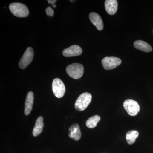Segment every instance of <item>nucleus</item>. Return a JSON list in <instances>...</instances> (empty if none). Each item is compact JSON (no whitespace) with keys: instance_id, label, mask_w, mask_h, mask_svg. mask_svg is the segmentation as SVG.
<instances>
[{"instance_id":"f3484780","label":"nucleus","mask_w":153,"mask_h":153,"mask_svg":"<svg viewBox=\"0 0 153 153\" xmlns=\"http://www.w3.org/2000/svg\"><path fill=\"white\" fill-rule=\"evenodd\" d=\"M46 13L48 16L53 17L54 14V11L50 7H48L46 10Z\"/></svg>"},{"instance_id":"f03ea898","label":"nucleus","mask_w":153,"mask_h":153,"mask_svg":"<svg viewBox=\"0 0 153 153\" xmlns=\"http://www.w3.org/2000/svg\"><path fill=\"white\" fill-rule=\"evenodd\" d=\"M92 96L90 93L85 92L79 96L75 102L74 107L78 111H83L87 108L91 102Z\"/></svg>"},{"instance_id":"20e7f679","label":"nucleus","mask_w":153,"mask_h":153,"mask_svg":"<svg viewBox=\"0 0 153 153\" xmlns=\"http://www.w3.org/2000/svg\"><path fill=\"white\" fill-rule=\"evenodd\" d=\"M52 89L54 95L58 98L63 97L66 91V88L64 83L59 78H55L53 80Z\"/></svg>"},{"instance_id":"a211bd4d","label":"nucleus","mask_w":153,"mask_h":153,"mask_svg":"<svg viewBox=\"0 0 153 153\" xmlns=\"http://www.w3.org/2000/svg\"><path fill=\"white\" fill-rule=\"evenodd\" d=\"M48 1L49 4H52V5L54 4H55L57 2V1L56 0H48V1Z\"/></svg>"},{"instance_id":"39448f33","label":"nucleus","mask_w":153,"mask_h":153,"mask_svg":"<svg viewBox=\"0 0 153 153\" xmlns=\"http://www.w3.org/2000/svg\"><path fill=\"white\" fill-rule=\"evenodd\" d=\"M34 57V51L32 47L27 48L24 55L19 62V67L21 69H24L29 66L32 62Z\"/></svg>"},{"instance_id":"9b49d317","label":"nucleus","mask_w":153,"mask_h":153,"mask_svg":"<svg viewBox=\"0 0 153 153\" xmlns=\"http://www.w3.org/2000/svg\"><path fill=\"white\" fill-rule=\"evenodd\" d=\"M105 7L108 13L110 15H114L117 10V0H106L105 2Z\"/></svg>"},{"instance_id":"2eb2a0df","label":"nucleus","mask_w":153,"mask_h":153,"mask_svg":"<svg viewBox=\"0 0 153 153\" xmlns=\"http://www.w3.org/2000/svg\"><path fill=\"white\" fill-rule=\"evenodd\" d=\"M139 136V132L137 131H129L126 134V140L129 145H132L135 142L136 139Z\"/></svg>"},{"instance_id":"9d476101","label":"nucleus","mask_w":153,"mask_h":153,"mask_svg":"<svg viewBox=\"0 0 153 153\" xmlns=\"http://www.w3.org/2000/svg\"><path fill=\"white\" fill-rule=\"evenodd\" d=\"M68 136L75 141H78L80 139L81 137V133L78 124L74 123L69 128L68 130Z\"/></svg>"},{"instance_id":"ddd939ff","label":"nucleus","mask_w":153,"mask_h":153,"mask_svg":"<svg viewBox=\"0 0 153 153\" xmlns=\"http://www.w3.org/2000/svg\"><path fill=\"white\" fill-rule=\"evenodd\" d=\"M134 45L136 49L143 52H149L152 51V48L150 45L144 41L138 40L135 41Z\"/></svg>"},{"instance_id":"4468645a","label":"nucleus","mask_w":153,"mask_h":153,"mask_svg":"<svg viewBox=\"0 0 153 153\" xmlns=\"http://www.w3.org/2000/svg\"><path fill=\"white\" fill-rule=\"evenodd\" d=\"M43 118L40 116L38 117L36 120L35 127L33 130V135L34 137H37L40 135L43 131Z\"/></svg>"},{"instance_id":"7ed1b4c3","label":"nucleus","mask_w":153,"mask_h":153,"mask_svg":"<svg viewBox=\"0 0 153 153\" xmlns=\"http://www.w3.org/2000/svg\"><path fill=\"white\" fill-rule=\"evenodd\" d=\"M67 74L71 78L78 79L82 77L84 73V67L82 64L74 63L68 65L66 68Z\"/></svg>"},{"instance_id":"dca6fc26","label":"nucleus","mask_w":153,"mask_h":153,"mask_svg":"<svg viewBox=\"0 0 153 153\" xmlns=\"http://www.w3.org/2000/svg\"><path fill=\"white\" fill-rule=\"evenodd\" d=\"M100 120V117L98 115H94L89 118L86 122V126L89 128H95Z\"/></svg>"},{"instance_id":"aec40b11","label":"nucleus","mask_w":153,"mask_h":153,"mask_svg":"<svg viewBox=\"0 0 153 153\" xmlns=\"http://www.w3.org/2000/svg\"><path fill=\"white\" fill-rule=\"evenodd\" d=\"M70 1H71V2H73L74 1H71V0H70Z\"/></svg>"},{"instance_id":"423d86ee","label":"nucleus","mask_w":153,"mask_h":153,"mask_svg":"<svg viewBox=\"0 0 153 153\" xmlns=\"http://www.w3.org/2000/svg\"><path fill=\"white\" fill-rule=\"evenodd\" d=\"M123 107L130 115L134 116L139 112L140 108L138 103L133 100L128 99L123 103Z\"/></svg>"},{"instance_id":"6e6552de","label":"nucleus","mask_w":153,"mask_h":153,"mask_svg":"<svg viewBox=\"0 0 153 153\" xmlns=\"http://www.w3.org/2000/svg\"><path fill=\"white\" fill-rule=\"evenodd\" d=\"M82 49L78 45H74L64 49L63 55L65 57H72L79 56L82 53Z\"/></svg>"},{"instance_id":"f8f14e48","label":"nucleus","mask_w":153,"mask_h":153,"mask_svg":"<svg viewBox=\"0 0 153 153\" xmlns=\"http://www.w3.org/2000/svg\"><path fill=\"white\" fill-rule=\"evenodd\" d=\"M34 94L32 91L28 92L25 102V114L26 115L30 114L33 109L34 102Z\"/></svg>"},{"instance_id":"f257e3e1","label":"nucleus","mask_w":153,"mask_h":153,"mask_svg":"<svg viewBox=\"0 0 153 153\" xmlns=\"http://www.w3.org/2000/svg\"><path fill=\"white\" fill-rule=\"evenodd\" d=\"M9 9L14 16L19 18H25L29 15L27 7L22 3H12L9 6Z\"/></svg>"},{"instance_id":"6ab92c4d","label":"nucleus","mask_w":153,"mask_h":153,"mask_svg":"<svg viewBox=\"0 0 153 153\" xmlns=\"http://www.w3.org/2000/svg\"><path fill=\"white\" fill-rule=\"evenodd\" d=\"M52 7H54V8L56 7V5H55V4L52 5Z\"/></svg>"},{"instance_id":"0eeeda50","label":"nucleus","mask_w":153,"mask_h":153,"mask_svg":"<svg viewBox=\"0 0 153 153\" xmlns=\"http://www.w3.org/2000/svg\"><path fill=\"white\" fill-rule=\"evenodd\" d=\"M120 58L114 57H107L102 60L103 68L106 70H111L116 68L121 63Z\"/></svg>"},{"instance_id":"1a4fd4ad","label":"nucleus","mask_w":153,"mask_h":153,"mask_svg":"<svg viewBox=\"0 0 153 153\" xmlns=\"http://www.w3.org/2000/svg\"><path fill=\"white\" fill-rule=\"evenodd\" d=\"M89 17L91 22L96 27L97 30L99 31L103 30L104 28L103 21L99 15L92 12L89 14Z\"/></svg>"}]
</instances>
